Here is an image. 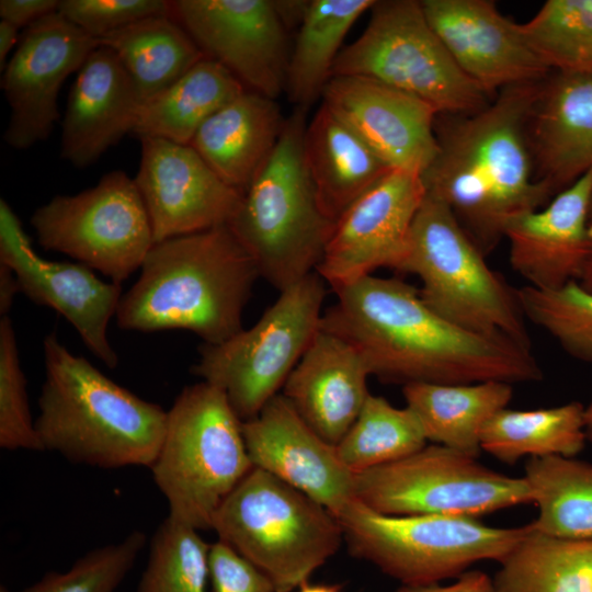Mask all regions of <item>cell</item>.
Listing matches in <instances>:
<instances>
[{
	"instance_id": "24",
	"label": "cell",
	"mask_w": 592,
	"mask_h": 592,
	"mask_svg": "<svg viewBox=\"0 0 592 592\" xmlns=\"http://www.w3.org/2000/svg\"><path fill=\"white\" fill-rule=\"evenodd\" d=\"M368 376L358 351L320 328L287 377L282 395L314 431L337 445L371 394Z\"/></svg>"
},
{
	"instance_id": "6",
	"label": "cell",
	"mask_w": 592,
	"mask_h": 592,
	"mask_svg": "<svg viewBox=\"0 0 592 592\" xmlns=\"http://www.w3.org/2000/svg\"><path fill=\"white\" fill-rule=\"evenodd\" d=\"M241 425L220 388L204 380L183 388L167 411L149 467L168 516L198 531L212 528L221 502L253 468Z\"/></svg>"
},
{
	"instance_id": "43",
	"label": "cell",
	"mask_w": 592,
	"mask_h": 592,
	"mask_svg": "<svg viewBox=\"0 0 592 592\" xmlns=\"http://www.w3.org/2000/svg\"><path fill=\"white\" fill-rule=\"evenodd\" d=\"M59 0H1L0 16L16 27L30 26L58 11Z\"/></svg>"
},
{
	"instance_id": "39",
	"label": "cell",
	"mask_w": 592,
	"mask_h": 592,
	"mask_svg": "<svg viewBox=\"0 0 592 592\" xmlns=\"http://www.w3.org/2000/svg\"><path fill=\"white\" fill-rule=\"evenodd\" d=\"M147 537L140 531L92 549L65 572L49 571L20 592H116L134 567ZM0 592H9L1 587Z\"/></svg>"
},
{
	"instance_id": "34",
	"label": "cell",
	"mask_w": 592,
	"mask_h": 592,
	"mask_svg": "<svg viewBox=\"0 0 592 592\" xmlns=\"http://www.w3.org/2000/svg\"><path fill=\"white\" fill-rule=\"evenodd\" d=\"M537 517L533 527L546 535L592 539V464L574 457L528 458L524 476Z\"/></svg>"
},
{
	"instance_id": "13",
	"label": "cell",
	"mask_w": 592,
	"mask_h": 592,
	"mask_svg": "<svg viewBox=\"0 0 592 592\" xmlns=\"http://www.w3.org/2000/svg\"><path fill=\"white\" fill-rule=\"evenodd\" d=\"M37 241L121 284L140 269L155 244L150 219L125 172L104 174L76 195H57L31 217Z\"/></svg>"
},
{
	"instance_id": "28",
	"label": "cell",
	"mask_w": 592,
	"mask_h": 592,
	"mask_svg": "<svg viewBox=\"0 0 592 592\" xmlns=\"http://www.w3.org/2000/svg\"><path fill=\"white\" fill-rule=\"evenodd\" d=\"M406 406L418 417L428 442L478 458L487 422L512 399V385L499 380L474 384H409Z\"/></svg>"
},
{
	"instance_id": "49",
	"label": "cell",
	"mask_w": 592,
	"mask_h": 592,
	"mask_svg": "<svg viewBox=\"0 0 592 592\" xmlns=\"http://www.w3.org/2000/svg\"><path fill=\"white\" fill-rule=\"evenodd\" d=\"M584 426L587 441L592 444V398L590 402L584 406Z\"/></svg>"
},
{
	"instance_id": "40",
	"label": "cell",
	"mask_w": 592,
	"mask_h": 592,
	"mask_svg": "<svg viewBox=\"0 0 592 592\" xmlns=\"http://www.w3.org/2000/svg\"><path fill=\"white\" fill-rule=\"evenodd\" d=\"M0 447L44 451L32 420L11 319L0 320Z\"/></svg>"
},
{
	"instance_id": "29",
	"label": "cell",
	"mask_w": 592,
	"mask_h": 592,
	"mask_svg": "<svg viewBox=\"0 0 592 592\" xmlns=\"http://www.w3.org/2000/svg\"><path fill=\"white\" fill-rule=\"evenodd\" d=\"M246 91L220 64L203 58L167 90L145 102L133 133L190 145L198 128Z\"/></svg>"
},
{
	"instance_id": "1",
	"label": "cell",
	"mask_w": 592,
	"mask_h": 592,
	"mask_svg": "<svg viewBox=\"0 0 592 592\" xmlns=\"http://www.w3.org/2000/svg\"><path fill=\"white\" fill-rule=\"evenodd\" d=\"M333 291L337 299L320 328L351 343L384 383L513 385L543 378L532 348L448 321L402 280L372 274Z\"/></svg>"
},
{
	"instance_id": "8",
	"label": "cell",
	"mask_w": 592,
	"mask_h": 592,
	"mask_svg": "<svg viewBox=\"0 0 592 592\" xmlns=\"http://www.w3.org/2000/svg\"><path fill=\"white\" fill-rule=\"evenodd\" d=\"M485 258L451 209L425 194L398 271L417 275L422 300L448 321L531 348L517 288Z\"/></svg>"
},
{
	"instance_id": "22",
	"label": "cell",
	"mask_w": 592,
	"mask_h": 592,
	"mask_svg": "<svg viewBox=\"0 0 592 592\" xmlns=\"http://www.w3.org/2000/svg\"><path fill=\"white\" fill-rule=\"evenodd\" d=\"M592 170L543 207L513 218L504 229L509 261L527 286L558 289L580 282L592 255L588 205Z\"/></svg>"
},
{
	"instance_id": "33",
	"label": "cell",
	"mask_w": 592,
	"mask_h": 592,
	"mask_svg": "<svg viewBox=\"0 0 592 592\" xmlns=\"http://www.w3.org/2000/svg\"><path fill=\"white\" fill-rule=\"evenodd\" d=\"M493 592H592V539L530 532L500 561Z\"/></svg>"
},
{
	"instance_id": "17",
	"label": "cell",
	"mask_w": 592,
	"mask_h": 592,
	"mask_svg": "<svg viewBox=\"0 0 592 592\" xmlns=\"http://www.w3.org/2000/svg\"><path fill=\"white\" fill-rule=\"evenodd\" d=\"M0 262L12 269L21 293L33 303L62 315L100 361L111 368L117 365L118 356L106 332L122 298L121 284L100 280L82 263L41 258L3 198L0 201Z\"/></svg>"
},
{
	"instance_id": "26",
	"label": "cell",
	"mask_w": 592,
	"mask_h": 592,
	"mask_svg": "<svg viewBox=\"0 0 592 592\" xmlns=\"http://www.w3.org/2000/svg\"><path fill=\"white\" fill-rule=\"evenodd\" d=\"M285 119L275 100L246 90L212 115L190 146L226 184L243 194L274 150Z\"/></svg>"
},
{
	"instance_id": "37",
	"label": "cell",
	"mask_w": 592,
	"mask_h": 592,
	"mask_svg": "<svg viewBox=\"0 0 592 592\" xmlns=\"http://www.w3.org/2000/svg\"><path fill=\"white\" fill-rule=\"evenodd\" d=\"M209 549L198 530L167 516L151 538L136 592H207Z\"/></svg>"
},
{
	"instance_id": "42",
	"label": "cell",
	"mask_w": 592,
	"mask_h": 592,
	"mask_svg": "<svg viewBox=\"0 0 592 592\" xmlns=\"http://www.w3.org/2000/svg\"><path fill=\"white\" fill-rule=\"evenodd\" d=\"M209 581L213 592H276L264 572L221 540L210 545Z\"/></svg>"
},
{
	"instance_id": "14",
	"label": "cell",
	"mask_w": 592,
	"mask_h": 592,
	"mask_svg": "<svg viewBox=\"0 0 592 592\" xmlns=\"http://www.w3.org/2000/svg\"><path fill=\"white\" fill-rule=\"evenodd\" d=\"M171 16L204 57L250 91L275 100L285 88L287 27L271 0H175Z\"/></svg>"
},
{
	"instance_id": "3",
	"label": "cell",
	"mask_w": 592,
	"mask_h": 592,
	"mask_svg": "<svg viewBox=\"0 0 592 592\" xmlns=\"http://www.w3.org/2000/svg\"><path fill=\"white\" fill-rule=\"evenodd\" d=\"M134 286L121 298L117 326L153 332L182 329L206 344L242 330L258 267L228 225L155 243Z\"/></svg>"
},
{
	"instance_id": "19",
	"label": "cell",
	"mask_w": 592,
	"mask_h": 592,
	"mask_svg": "<svg viewBox=\"0 0 592 592\" xmlns=\"http://www.w3.org/2000/svg\"><path fill=\"white\" fill-rule=\"evenodd\" d=\"M425 18L457 66L488 96L542 82L551 70L533 50L521 24L489 0H423Z\"/></svg>"
},
{
	"instance_id": "20",
	"label": "cell",
	"mask_w": 592,
	"mask_h": 592,
	"mask_svg": "<svg viewBox=\"0 0 592 592\" xmlns=\"http://www.w3.org/2000/svg\"><path fill=\"white\" fill-rule=\"evenodd\" d=\"M242 434L253 467L307 494L337 519L354 501L355 474L282 395L273 397Z\"/></svg>"
},
{
	"instance_id": "21",
	"label": "cell",
	"mask_w": 592,
	"mask_h": 592,
	"mask_svg": "<svg viewBox=\"0 0 592 592\" xmlns=\"http://www.w3.org/2000/svg\"><path fill=\"white\" fill-rule=\"evenodd\" d=\"M322 103L392 170L421 175L435 158L437 112L421 99L363 77H332Z\"/></svg>"
},
{
	"instance_id": "47",
	"label": "cell",
	"mask_w": 592,
	"mask_h": 592,
	"mask_svg": "<svg viewBox=\"0 0 592 592\" xmlns=\"http://www.w3.org/2000/svg\"><path fill=\"white\" fill-rule=\"evenodd\" d=\"M588 228H589V232L592 239V190L590 193L589 205H588ZM579 284L582 288L592 293V255Z\"/></svg>"
},
{
	"instance_id": "48",
	"label": "cell",
	"mask_w": 592,
	"mask_h": 592,
	"mask_svg": "<svg viewBox=\"0 0 592 592\" xmlns=\"http://www.w3.org/2000/svg\"><path fill=\"white\" fill-rule=\"evenodd\" d=\"M295 592H342L339 584L310 583L309 580L303 582Z\"/></svg>"
},
{
	"instance_id": "18",
	"label": "cell",
	"mask_w": 592,
	"mask_h": 592,
	"mask_svg": "<svg viewBox=\"0 0 592 592\" xmlns=\"http://www.w3.org/2000/svg\"><path fill=\"white\" fill-rule=\"evenodd\" d=\"M134 179L153 242L228 225L242 193L226 184L190 146L141 137Z\"/></svg>"
},
{
	"instance_id": "23",
	"label": "cell",
	"mask_w": 592,
	"mask_h": 592,
	"mask_svg": "<svg viewBox=\"0 0 592 592\" xmlns=\"http://www.w3.org/2000/svg\"><path fill=\"white\" fill-rule=\"evenodd\" d=\"M141 106L137 89L115 53L99 45L77 71L61 125L60 156L91 166L133 133Z\"/></svg>"
},
{
	"instance_id": "5",
	"label": "cell",
	"mask_w": 592,
	"mask_h": 592,
	"mask_svg": "<svg viewBox=\"0 0 592 592\" xmlns=\"http://www.w3.org/2000/svg\"><path fill=\"white\" fill-rule=\"evenodd\" d=\"M306 127V110L295 107L228 224L260 277L280 292L316 271L335 225L307 172Z\"/></svg>"
},
{
	"instance_id": "10",
	"label": "cell",
	"mask_w": 592,
	"mask_h": 592,
	"mask_svg": "<svg viewBox=\"0 0 592 592\" xmlns=\"http://www.w3.org/2000/svg\"><path fill=\"white\" fill-rule=\"evenodd\" d=\"M338 76L376 80L421 99L442 115L471 114L489 104L415 0L375 1L363 33L337 57L332 77Z\"/></svg>"
},
{
	"instance_id": "25",
	"label": "cell",
	"mask_w": 592,
	"mask_h": 592,
	"mask_svg": "<svg viewBox=\"0 0 592 592\" xmlns=\"http://www.w3.org/2000/svg\"><path fill=\"white\" fill-rule=\"evenodd\" d=\"M538 175L555 195L592 170V78L555 72L530 121Z\"/></svg>"
},
{
	"instance_id": "36",
	"label": "cell",
	"mask_w": 592,
	"mask_h": 592,
	"mask_svg": "<svg viewBox=\"0 0 592 592\" xmlns=\"http://www.w3.org/2000/svg\"><path fill=\"white\" fill-rule=\"evenodd\" d=\"M520 24L551 71L592 78V0H548Z\"/></svg>"
},
{
	"instance_id": "16",
	"label": "cell",
	"mask_w": 592,
	"mask_h": 592,
	"mask_svg": "<svg viewBox=\"0 0 592 592\" xmlns=\"http://www.w3.org/2000/svg\"><path fill=\"white\" fill-rule=\"evenodd\" d=\"M425 194L421 175L389 171L338 218L317 273L337 289L379 267L398 271Z\"/></svg>"
},
{
	"instance_id": "7",
	"label": "cell",
	"mask_w": 592,
	"mask_h": 592,
	"mask_svg": "<svg viewBox=\"0 0 592 592\" xmlns=\"http://www.w3.org/2000/svg\"><path fill=\"white\" fill-rule=\"evenodd\" d=\"M212 528L264 572L276 592H294L344 540L328 509L258 467L225 498Z\"/></svg>"
},
{
	"instance_id": "45",
	"label": "cell",
	"mask_w": 592,
	"mask_h": 592,
	"mask_svg": "<svg viewBox=\"0 0 592 592\" xmlns=\"http://www.w3.org/2000/svg\"><path fill=\"white\" fill-rule=\"evenodd\" d=\"M20 292L18 278L10 266L0 262V314L7 316Z\"/></svg>"
},
{
	"instance_id": "35",
	"label": "cell",
	"mask_w": 592,
	"mask_h": 592,
	"mask_svg": "<svg viewBox=\"0 0 592 592\" xmlns=\"http://www.w3.org/2000/svg\"><path fill=\"white\" fill-rule=\"evenodd\" d=\"M426 443L422 425L409 407L398 408L386 398L369 394L335 446L344 465L358 474L405 458Z\"/></svg>"
},
{
	"instance_id": "38",
	"label": "cell",
	"mask_w": 592,
	"mask_h": 592,
	"mask_svg": "<svg viewBox=\"0 0 592 592\" xmlns=\"http://www.w3.org/2000/svg\"><path fill=\"white\" fill-rule=\"evenodd\" d=\"M526 320L542 328L572 357L592 364V293L578 282L542 291L517 288Z\"/></svg>"
},
{
	"instance_id": "15",
	"label": "cell",
	"mask_w": 592,
	"mask_h": 592,
	"mask_svg": "<svg viewBox=\"0 0 592 592\" xmlns=\"http://www.w3.org/2000/svg\"><path fill=\"white\" fill-rule=\"evenodd\" d=\"M99 46L58 11L27 26L2 70L10 106L4 141L18 150L46 140L59 118L57 99L66 78Z\"/></svg>"
},
{
	"instance_id": "41",
	"label": "cell",
	"mask_w": 592,
	"mask_h": 592,
	"mask_svg": "<svg viewBox=\"0 0 592 592\" xmlns=\"http://www.w3.org/2000/svg\"><path fill=\"white\" fill-rule=\"evenodd\" d=\"M58 12L98 41L139 20L170 14V1L60 0Z\"/></svg>"
},
{
	"instance_id": "9",
	"label": "cell",
	"mask_w": 592,
	"mask_h": 592,
	"mask_svg": "<svg viewBox=\"0 0 592 592\" xmlns=\"http://www.w3.org/2000/svg\"><path fill=\"white\" fill-rule=\"evenodd\" d=\"M338 520L352 556L405 585L457 578L479 561L500 562L531 530V523L496 527L463 516L386 515L357 500Z\"/></svg>"
},
{
	"instance_id": "11",
	"label": "cell",
	"mask_w": 592,
	"mask_h": 592,
	"mask_svg": "<svg viewBox=\"0 0 592 592\" xmlns=\"http://www.w3.org/2000/svg\"><path fill=\"white\" fill-rule=\"evenodd\" d=\"M325 283L311 272L281 291L249 329L223 343L201 345L192 373L220 388L242 422L277 395L319 331Z\"/></svg>"
},
{
	"instance_id": "31",
	"label": "cell",
	"mask_w": 592,
	"mask_h": 592,
	"mask_svg": "<svg viewBox=\"0 0 592 592\" xmlns=\"http://www.w3.org/2000/svg\"><path fill=\"white\" fill-rule=\"evenodd\" d=\"M375 0L308 1L289 54L284 90L296 107L307 110L332 78L342 42Z\"/></svg>"
},
{
	"instance_id": "46",
	"label": "cell",
	"mask_w": 592,
	"mask_h": 592,
	"mask_svg": "<svg viewBox=\"0 0 592 592\" xmlns=\"http://www.w3.org/2000/svg\"><path fill=\"white\" fill-rule=\"evenodd\" d=\"M19 27L12 23L0 21V68L3 70L9 53L18 42Z\"/></svg>"
},
{
	"instance_id": "2",
	"label": "cell",
	"mask_w": 592,
	"mask_h": 592,
	"mask_svg": "<svg viewBox=\"0 0 592 592\" xmlns=\"http://www.w3.org/2000/svg\"><path fill=\"white\" fill-rule=\"evenodd\" d=\"M544 81L505 88L483 109L435 128L439 150L421 174L425 193L451 209L485 255L513 218L555 195L538 175L530 137Z\"/></svg>"
},
{
	"instance_id": "44",
	"label": "cell",
	"mask_w": 592,
	"mask_h": 592,
	"mask_svg": "<svg viewBox=\"0 0 592 592\" xmlns=\"http://www.w3.org/2000/svg\"><path fill=\"white\" fill-rule=\"evenodd\" d=\"M396 592H493V582L487 573L479 570H469L457 577V580L447 585L439 583L425 585H405Z\"/></svg>"
},
{
	"instance_id": "27",
	"label": "cell",
	"mask_w": 592,
	"mask_h": 592,
	"mask_svg": "<svg viewBox=\"0 0 592 592\" xmlns=\"http://www.w3.org/2000/svg\"><path fill=\"white\" fill-rule=\"evenodd\" d=\"M304 157L320 207L334 223L392 170L323 103L307 123Z\"/></svg>"
},
{
	"instance_id": "12",
	"label": "cell",
	"mask_w": 592,
	"mask_h": 592,
	"mask_svg": "<svg viewBox=\"0 0 592 592\" xmlns=\"http://www.w3.org/2000/svg\"><path fill=\"white\" fill-rule=\"evenodd\" d=\"M355 497L386 515L473 519L533 503L524 477L501 474L477 458L433 443L399 460L355 474Z\"/></svg>"
},
{
	"instance_id": "30",
	"label": "cell",
	"mask_w": 592,
	"mask_h": 592,
	"mask_svg": "<svg viewBox=\"0 0 592 592\" xmlns=\"http://www.w3.org/2000/svg\"><path fill=\"white\" fill-rule=\"evenodd\" d=\"M98 43L115 53L132 78L141 105L205 58L171 14L139 20L98 39Z\"/></svg>"
},
{
	"instance_id": "32",
	"label": "cell",
	"mask_w": 592,
	"mask_h": 592,
	"mask_svg": "<svg viewBox=\"0 0 592 592\" xmlns=\"http://www.w3.org/2000/svg\"><path fill=\"white\" fill-rule=\"evenodd\" d=\"M584 405L570 401L550 408H504L485 425L481 449L508 465L521 458L574 457L587 444Z\"/></svg>"
},
{
	"instance_id": "4",
	"label": "cell",
	"mask_w": 592,
	"mask_h": 592,
	"mask_svg": "<svg viewBox=\"0 0 592 592\" xmlns=\"http://www.w3.org/2000/svg\"><path fill=\"white\" fill-rule=\"evenodd\" d=\"M43 348L45 380L34 421L44 451L104 469L150 467L163 440L167 411L73 355L55 332Z\"/></svg>"
}]
</instances>
